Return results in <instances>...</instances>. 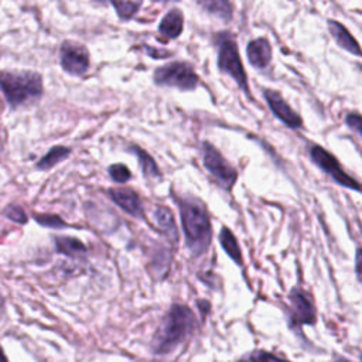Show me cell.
I'll return each mask as SVG.
<instances>
[{
  "label": "cell",
  "mask_w": 362,
  "mask_h": 362,
  "mask_svg": "<svg viewBox=\"0 0 362 362\" xmlns=\"http://www.w3.org/2000/svg\"><path fill=\"white\" fill-rule=\"evenodd\" d=\"M195 327L197 318L192 310L182 304H173L153 337L151 352L154 355L171 354L194 332Z\"/></svg>",
  "instance_id": "6da1fadb"
},
{
  "label": "cell",
  "mask_w": 362,
  "mask_h": 362,
  "mask_svg": "<svg viewBox=\"0 0 362 362\" xmlns=\"http://www.w3.org/2000/svg\"><path fill=\"white\" fill-rule=\"evenodd\" d=\"M178 206L187 247L192 256H201L211 243L212 228L209 215L202 202L194 198L181 199Z\"/></svg>",
  "instance_id": "7a4b0ae2"
},
{
  "label": "cell",
  "mask_w": 362,
  "mask_h": 362,
  "mask_svg": "<svg viewBox=\"0 0 362 362\" xmlns=\"http://www.w3.org/2000/svg\"><path fill=\"white\" fill-rule=\"evenodd\" d=\"M0 92L10 109L28 105L38 100L44 93L42 76L30 69H4L0 71Z\"/></svg>",
  "instance_id": "3957f363"
},
{
  "label": "cell",
  "mask_w": 362,
  "mask_h": 362,
  "mask_svg": "<svg viewBox=\"0 0 362 362\" xmlns=\"http://www.w3.org/2000/svg\"><path fill=\"white\" fill-rule=\"evenodd\" d=\"M216 44H218V68L221 72L232 76L236 83L240 86L242 90L246 93L247 90V79L246 74L239 57L238 45L233 41V37L229 34H218L216 37Z\"/></svg>",
  "instance_id": "277c9868"
},
{
  "label": "cell",
  "mask_w": 362,
  "mask_h": 362,
  "mask_svg": "<svg viewBox=\"0 0 362 362\" xmlns=\"http://www.w3.org/2000/svg\"><path fill=\"white\" fill-rule=\"evenodd\" d=\"M317 320L315 305L307 291L300 287L291 288L288 294V310H287V322L288 327L296 331L304 339L301 334L303 325H313Z\"/></svg>",
  "instance_id": "5b68a950"
},
{
  "label": "cell",
  "mask_w": 362,
  "mask_h": 362,
  "mask_svg": "<svg viewBox=\"0 0 362 362\" xmlns=\"http://www.w3.org/2000/svg\"><path fill=\"white\" fill-rule=\"evenodd\" d=\"M154 82L161 86L191 90L198 85V76L187 62H170L154 71Z\"/></svg>",
  "instance_id": "8992f818"
},
{
  "label": "cell",
  "mask_w": 362,
  "mask_h": 362,
  "mask_svg": "<svg viewBox=\"0 0 362 362\" xmlns=\"http://www.w3.org/2000/svg\"><path fill=\"white\" fill-rule=\"evenodd\" d=\"M59 64L66 74L81 76L89 69V51L78 41L65 40L59 47Z\"/></svg>",
  "instance_id": "52a82bcc"
},
{
  "label": "cell",
  "mask_w": 362,
  "mask_h": 362,
  "mask_svg": "<svg viewBox=\"0 0 362 362\" xmlns=\"http://www.w3.org/2000/svg\"><path fill=\"white\" fill-rule=\"evenodd\" d=\"M202 157H204V165L211 173L212 177L218 180V182L226 188L230 189L238 178L236 170L225 160V157L209 143H204L202 147Z\"/></svg>",
  "instance_id": "ba28073f"
},
{
  "label": "cell",
  "mask_w": 362,
  "mask_h": 362,
  "mask_svg": "<svg viewBox=\"0 0 362 362\" xmlns=\"http://www.w3.org/2000/svg\"><path fill=\"white\" fill-rule=\"evenodd\" d=\"M310 157L311 160L322 170L325 171L327 174H329L339 185L342 187H346V188H351V189H356V191H362L361 185L356 182V180H354L351 175H348L339 161L332 156L329 154L325 148H322L321 146H317L314 144L311 148H310Z\"/></svg>",
  "instance_id": "9c48e42d"
},
{
  "label": "cell",
  "mask_w": 362,
  "mask_h": 362,
  "mask_svg": "<svg viewBox=\"0 0 362 362\" xmlns=\"http://www.w3.org/2000/svg\"><path fill=\"white\" fill-rule=\"evenodd\" d=\"M264 99L270 107V110L273 112V115L280 119L286 126L291 127V129H298L303 124L301 117L291 109V106L283 99V96L272 89H266L263 92Z\"/></svg>",
  "instance_id": "30bf717a"
},
{
  "label": "cell",
  "mask_w": 362,
  "mask_h": 362,
  "mask_svg": "<svg viewBox=\"0 0 362 362\" xmlns=\"http://www.w3.org/2000/svg\"><path fill=\"white\" fill-rule=\"evenodd\" d=\"M107 195L110 199L122 208L126 214L132 215L133 218H144V209L140 197L130 188H110L107 189Z\"/></svg>",
  "instance_id": "8fae6325"
},
{
  "label": "cell",
  "mask_w": 362,
  "mask_h": 362,
  "mask_svg": "<svg viewBox=\"0 0 362 362\" xmlns=\"http://www.w3.org/2000/svg\"><path fill=\"white\" fill-rule=\"evenodd\" d=\"M52 242H54L55 252L58 255H64L74 260L83 259L88 253V247L85 246V243L74 236L58 235V236L52 238Z\"/></svg>",
  "instance_id": "7c38bea8"
},
{
  "label": "cell",
  "mask_w": 362,
  "mask_h": 362,
  "mask_svg": "<svg viewBox=\"0 0 362 362\" xmlns=\"http://www.w3.org/2000/svg\"><path fill=\"white\" fill-rule=\"evenodd\" d=\"M246 55L249 62L256 68H264L272 59V45L267 38L260 37L247 44Z\"/></svg>",
  "instance_id": "4fadbf2b"
},
{
  "label": "cell",
  "mask_w": 362,
  "mask_h": 362,
  "mask_svg": "<svg viewBox=\"0 0 362 362\" xmlns=\"http://www.w3.org/2000/svg\"><path fill=\"white\" fill-rule=\"evenodd\" d=\"M328 31L341 48H344L345 51H348L354 55H361L362 57V48L356 42V40L352 37V34L341 23H338L335 20H329L328 21Z\"/></svg>",
  "instance_id": "5bb4252c"
},
{
  "label": "cell",
  "mask_w": 362,
  "mask_h": 362,
  "mask_svg": "<svg viewBox=\"0 0 362 362\" xmlns=\"http://www.w3.org/2000/svg\"><path fill=\"white\" fill-rule=\"evenodd\" d=\"M184 16L178 8L170 10L158 24V33L168 40L177 38L182 33Z\"/></svg>",
  "instance_id": "9a60e30c"
},
{
  "label": "cell",
  "mask_w": 362,
  "mask_h": 362,
  "mask_svg": "<svg viewBox=\"0 0 362 362\" xmlns=\"http://www.w3.org/2000/svg\"><path fill=\"white\" fill-rule=\"evenodd\" d=\"M154 221L157 223V226L160 228V230L170 239V240H175L178 239V232H177V225L173 216V212L167 208V206H161L157 205L154 209Z\"/></svg>",
  "instance_id": "2e32d148"
},
{
  "label": "cell",
  "mask_w": 362,
  "mask_h": 362,
  "mask_svg": "<svg viewBox=\"0 0 362 362\" xmlns=\"http://www.w3.org/2000/svg\"><path fill=\"white\" fill-rule=\"evenodd\" d=\"M71 147L66 146H54L51 147L35 164V168L40 171H47L51 170L52 167H55L57 164H59L61 161H64L65 158L69 157L71 154Z\"/></svg>",
  "instance_id": "e0dca14e"
},
{
  "label": "cell",
  "mask_w": 362,
  "mask_h": 362,
  "mask_svg": "<svg viewBox=\"0 0 362 362\" xmlns=\"http://www.w3.org/2000/svg\"><path fill=\"white\" fill-rule=\"evenodd\" d=\"M219 243L222 245V247H223V250L226 252V255H228L238 266H242V264H243V256H242L239 243H238L235 235H233L226 226H223V228L221 229V233H219Z\"/></svg>",
  "instance_id": "ac0fdd59"
},
{
  "label": "cell",
  "mask_w": 362,
  "mask_h": 362,
  "mask_svg": "<svg viewBox=\"0 0 362 362\" xmlns=\"http://www.w3.org/2000/svg\"><path fill=\"white\" fill-rule=\"evenodd\" d=\"M209 14H214L225 21L232 18V4L229 0H194Z\"/></svg>",
  "instance_id": "d6986e66"
},
{
  "label": "cell",
  "mask_w": 362,
  "mask_h": 362,
  "mask_svg": "<svg viewBox=\"0 0 362 362\" xmlns=\"http://www.w3.org/2000/svg\"><path fill=\"white\" fill-rule=\"evenodd\" d=\"M129 150L137 157L140 168L146 177L154 178V177L160 175V170H158L154 158L148 153H146L143 148H140L137 146H132V147H129Z\"/></svg>",
  "instance_id": "ffe728a7"
},
{
  "label": "cell",
  "mask_w": 362,
  "mask_h": 362,
  "mask_svg": "<svg viewBox=\"0 0 362 362\" xmlns=\"http://www.w3.org/2000/svg\"><path fill=\"white\" fill-rule=\"evenodd\" d=\"M238 362H290V361L281 359L280 356H277L269 351L256 349V351H252V352L243 355L242 358H239Z\"/></svg>",
  "instance_id": "44dd1931"
},
{
  "label": "cell",
  "mask_w": 362,
  "mask_h": 362,
  "mask_svg": "<svg viewBox=\"0 0 362 362\" xmlns=\"http://www.w3.org/2000/svg\"><path fill=\"white\" fill-rule=\"evenodd\" d=\"M34 221L45 228H51V229H64L68 228V223L55 214H34L33 215Z\"/></svg>",
  "instance_id": "7402d4cb"
},
{
  "label": "cell",
  "mask_w": 362,
  "mask_h": 362,
  "mask_svg": "<svg viewBox=\"0 0 362 362\" xmlns=\"http://www.w3.org/2000/svg\"><path fill=\"white\" fill-rule=\"evenodd\" d=\"M112 4L115 7L117 16L122 20L132 18L137 13V10H139V3L132 1V0H113Z\"/></svg>",
  "instance_id": "603a6c76"
},
{
  "label": "cell",
  "mask_w": 362,
  "mask_h": 362,
  "mask_svg": "<svg viewBox=\"0 0 362 362\" xmlns=\"http://www.w3.org/2000/svg\"><path fill=\"white\" fill-rule=\"evenodd\" d=\"M107 174L117 184H124V182H127L132 178L130 170L124 164H122V163H115V164L109 165Z\"/></svg>",
  "instance_id": "cb8c5ba5"
},
{
  "label": "cell",
  "mask_w": 362,
  "mask_h": 362,
  "mask_svg": "<svg viewBox=\"0 0 362 362\" xmlns=\"http://www.w3.org/2000/svg\"><path fill=\"white\" fill-rule=\"evenodd\" d=\"M3 215L7 219H10V221H13L16 223H20V225H25L28 222V215L25 214V211L21 206L14 205V204L7 205L4 208V211H3Z\"/></svg>",
  "instance_id": "d4e9b609"
},
{
  "label": "cell",
  "mask_w": 362,
  "mask_h": 362,
  "mask_svg": "<svg viewBox=\"0 0 362 362\" xmlns=\"http://www.w3.org/2000/svg\"><path fill=\"white\" fill-rule=\"evenodd\" d=\"M345 123L348 124V127H351L355 133H358L362 137V115L359 113H348L345 117Z\"/></svg>",
  "instance_id": "484cf974"
},
{
  "label": "cell",
  "mask_w": 362,
  "mask_h": 362,
  "mask_svg": "<svg viewBox=\"0 0 362 362\" xmlns=\"http://www.w3.org/2000/svg\"><path fill=\"white\" fill-rule=\"evenodd\" d=\"M355 273L358 281L362 284V247H358L355 253Z\"/></svg>",
  "instance_id": "4316f807"
},
{
  "label": "cell",
  "mask_w": 362,
  "mask_h": 362,
  "mask_svg": "<svg viewBox=\"0 0 362 362\" xmlns=\"http://www.w3.org/2000/svg\"><path fill=\"white\" fill-rule=\"evenodd\" d=\"M197 304H198V305H199V308L202 310V315H205V314H206V311H209V308H211V307H209L211 304H209L208 301H205V300H198V301H197Z\"/></svg>",
  "instance_id": "83f0119b"
},
{
  "label": "cell",
  "mask_w": 362,
  "mask_h": 362,
  "mask_svg": "<svg viewBox=\"0 0 362 362\" xmlns=\"http://www.w3.org/2000/svg\"><path fill=\"white\" fill-rule=\"evenodd\" d=\"M4 313H6V301H4V297L0 293V320L3 318Z\"/></svg>",
  "instance_id": "f1b7e54d"
},
{
  "label": "cell",
  "mask_w": 362,
  "mask_h": 362,
  "mask_svg": "<svg viewBox=\"0 0 362 362\" xmlns=\"http://www.w3.org/2000/svg\"><path fill=\"white\" fill-rule=\"evenodd\" d=\"M334 361H335V362H352V361H349L348 358H344V356H341V355H335V356H334Z\"/></svg>",
  "instance_id": "f546056e"
},
{
  "label": "cell",
  "mask_w": 362,
  "mask_h": 362,
  "mask_svg": "<svg viewBox=\"0 0 362 362\" xmlns=\"http://www.w3.org/2000/svg\"><path fill=\"white\" fill-rule=\"evenodd\" d=\"M0 362H8L7 361V356H6V354H4V351H3V346L0 345Z\"/></svg>",
  "instance_id": "4dcf8cb0"
},
{
  "label": "cell",
  "mask_w": 362,
  "mask_h": 362,
  "mask_svg": "<svg viewBox=\"0 0 362 362\" xmlns=\"http://www.w3.org/2000/svg\"><path fill=\"white\" fill-rule=\"evenodd\" d=\"M154 1H161V3H167V1H175V0H154Z\"/></svg>",
  "instance_id": "1f68e13d"
},
{
  "label": "cell",
  "mask_w": 362,
  "mask_h": 362,
  "mask_svg": "<svg viewBox=\"0 0 362 362\" xmlns=\"http://www.w3.org/2000/svg\"><path fill=\"white\" fill-rule=\"evenodd\" d=\"M96 1H110V3H112L113 0H96Z\"/></svg>",
  "instance_id": "d6a6232c"
},
{
  "label": "cell",
  "mask_w": 362,
  "mask_h": 362,
  "mask_svg": "<svg viewBox=\"0 0 362 362\" xmlns=\"http://www.w3.org/2000/svg\"><path fill=\"white\" fill-rule=\"evenodd\" d=\"M361 361H362V356H361Z\"/></svg>",
  "instance_id": "836d02e7"
}]
</instances>
